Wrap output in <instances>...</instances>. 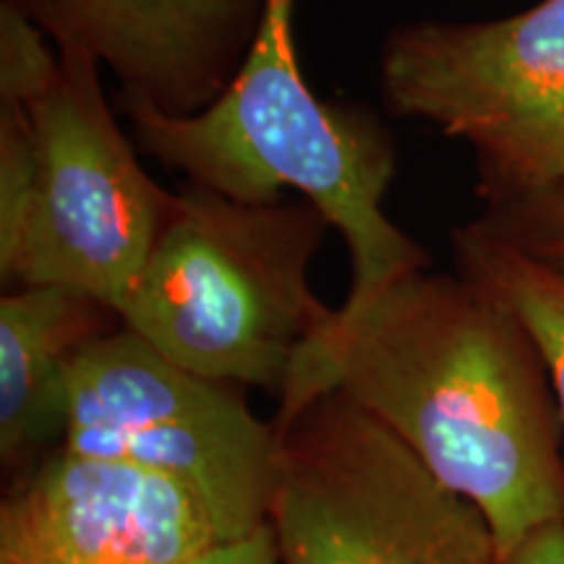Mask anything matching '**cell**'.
I'll use <instances>...</instances> for the list:
<instances>
[{
  "label": "cell",
  "mask_w": 564,
  "mask_h": 564,
  "mask_svg": "<svg viewBox=\"0 0 564 564\" xmlns=\"http://www.w3.org/2000/svg\"><path fill=\"white\" fill-rule=\"evenodd\" d=\"M340 392L484 512L499 556L564 523V436L546 366L463 272L421 270L301 350L274 426Z\"/></svg>",
  "instance_id": "cell-1"
},
{
  "label": "cell",
  "mask_w": 564,
  "mask_h": 564,
  "mask_svg": "<svg viewBox=\"0 0 564 564\" xmlns=\"http://www.w3.org/2000/svg\"><path fill=\"white\" fill-rule=\"evenodd\" d=\"M384 105L476 154L486 204L564 178V0L491 21H415L379 58Z\"/></svg>",
  "instance_id": "cell-6"
},
{
  "label": "cell",
  "mask_w": 564,
  "mask_h": 564,
  "mask_svg": "<svg viewBox=\"0 0 564 564\" xmlns=\"http://www.w3.org/2000/svg\"><path fill=\"white\" fill-rule=\"evenodd\" d=\"M486 230L564 274V178L541 192L486 204Z\"/></svg>",
  "instance_id": "cell-12"
},
{
  "label": "cell",
  "mask_w": 564,
  "mask_h": 564,
  "mask_svg": "<svg viewBox=\"0 0 564 564\" xmlns=\"http://www.w3.org/2000/svg\"><path fill=\"white\" fill-rule=\"evenodd\" d=\"M274 432L282 564H497L484 512L345 394H316Z\"/></svg>",
  "instance_id": "cell-5"
},
{
  "label": "cell",
  "mask_w": 564,
  "mask_h": 564,
  "mask_svg": "<svg viewBox=\"0 0 564 564\" xmlns=\"http://www.w3.org/2000/svg\"><path fill=\"white\" fill-rule=\"evenodd\" d=\"M457 267L523 324L546 366L564 436V274L474 220L453 230Z\"/></svg>",
  "instance_id": "cell-11"
},
{
  "label": "cell",
  "mask_w": 564,
  "mask_h": 564,
  "mask_svg": "<svg viewBox=\"0 0 564 564\" xmlns=\"http://www.w3.org/2000/svg\"><path fill=\"white\" fill-rule=\"evenodd\" d=\"M58 51H82L121 84V105L167 116L209 108L241 70L267 0H3Z\"/></svg>",
  "instance_id": "cell-9"
},
{
  "label": "cell",
  "mask_w": 564,
  "mask_h": 564,
  "mask_svg": "<svg viewBox=\"0 0 564 564\" xmlns=\"http://www.w3.org/2000/svg\"><path fill=\"white\" fill-rule=\"evenodd\" d=\"M63 449L167 476L194 494L220 541L267 525L274 423L257 419L238 384L183 369L129 327L76 358Z\"/></svg>",
  "instance_id": "cell-7"
},
{
  "label": "cell",
  "mask_w": 564,
  "mask_h": 564,
  "mask_svg": "<svg viewBox=\"0 0 564 564\" xmlns=\"http://www.w3.org/2000/svg\"><path fill=\"white\" fill-rule=\"evenodd\" d=\"M196 564H282L270 523L243 535V539L220 541Z\"/></svg>",
  "instance_id": "cell-13"
},
{
  "label": "cell",
  "mask_w": 564,
  "mask_h": 564,
  "mask_svg": "<svg viewBox=\"0 0 564 564\" xmlns=\"http://www.w3.org/2000/svg\"><path fill=\"white\" fill-rule=\"evenodd\" d=\"M333 228L308 199L241 202L186 186L121 306V322L183 369L282 392L337 308L312 285Z\"/></svg>",
  "instance_id": "cell-4"
},
{
  "label": "cell",
  "mask_w": 564,
  "mask_h": 564,
  "mask_svg": "<svg viewBox=\"0 0 564 564\" xmlns=\"http://www.w3.org/2000/svg\"><path fill=\"white\" fill-rule=\"evenodd\" d=\"M123 327L95 295L63 285L6 288L0 299V465L17 484L63 447L68 377L84 348Z\"/></svg>",
  "instance_id": "cell-10"
},
{
  "label": "cell",
  "mask_w": 564,
  "mask_h": 564,
  "mask_svg": "<svg viewBox=\"0 0 564 564\" xmlns=\"http://www.w3.org/2000/svg\"><path fill=\"white\" fill-rule=\"evenodd\" d=\"M100 70L0 3V97L30 123L0 137V278L74 288L121 314L178 192L144 171Z\"/></svg>",
  "instance_id": "cell-3"
},
{
  "label": "cell",
  "mask_w": 564,
  "mask_h": 564,
  "mask_svg": "<svg viewBox=\"0 0 564 564\" xmlns=\"http://www.w3.org/2000/svg\"><path fill=\"white\" fill-rule=\"evenodd\" d=\"M497 564H564V523H549L520 541Z\"/></svg>",
  "instance_id": "cell-14"
},
{
  "label": "cell",
  "mask_w": 564,
  "mask_h": 564,
  "mask_svg": "<svg viewBox=\"0 0 564 564\" xmlns=\"http://www.w3.org/2000/svg\"><path fill=\"white\" fill-rule=\"evenodd\" d=\"M293 9L295 0H267L241 70L209 108L194 116L121 108L139 150L186 183L241 202L295 188L322 209L350 253V291L335 312L343 324L432 259L384 212L398 165L390 131L371 112L324 102L308 87Z\"/></svg>",
  "instance_id": "cell-2"
},
{
  "label": "cell",
  "mask_w": 564,
  "mask_h": 564,
  "mask_svg": "<svg viewBox=\"0 0 564 564\" xmlns=\"http://www.w3.org/2000/svg\"><path fill=\"white\" fill-rule=\"evenodd\" d=\"M217 544L209 514L181 484L63 447L0 505V564H196Z\"/></svg>",
  "instance_id": "cell-8"
}]
</instances>
